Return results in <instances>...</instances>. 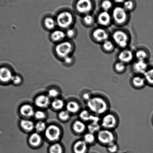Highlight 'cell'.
I'll list each match as a JSON object with an SVG mask.
<instances>
[{"label": "cell", "mask_w": 153, "mask_h": 153, "mask_svg": "<svg viewBox=\"0 0 153 153\" xmlns=\"http://www.w3.org/2000/svg\"><path fill=\"white\" fill-rule=\"evenodd\" d=\"M89 111L95 115H105L109 109V104L104 98L100 96L91 97L87 102Z\"/></svg>", "instance_id": "obj_1"}, {"label": "cell", "mask_w": 153, "mask_h": 153, "mask_svg": "<svg viewBox=\"0 0 153 153\" xmlns=\"http://www.w3.org/2000/svg\"><path fill=\"white\" fill-rule=\"evenodd\" d=\"M111 40L116 47L121 49L127 48L130 44L131 38L128 33L124 30H115L111 35Z\"/></svg>", "instance_id": "obj_2"}, {"label": "cell", "mask_w": 153, "mask_h": 153, "mask_svg": "<svg viewBox=\"0 0 153 153\" xmlns=\"http://www.w3.org/2000/svg\"><path fill=\"white\" fill-rule=\"evenodd\" d=\"M113 23L118 26L126 25L129 20V13L123 6H117L114 7L111 13Z\"/></svg>", "instance_id": "obj_3"}, {"label": "cell", "mask_w": 153, "mask_h": 153, "mask_svg": "<svg viewBox=\"0 0 153 153\" xmlns=\"http://www.w3.org/2000/svg\"><path fill=\"white\" fill-rule=\"evenodd\" d=\"M110 37L109 31L106 28L99 26L95 28L91 33V38L94 42L102 44L109 39Z\"/></svg>", "instance_id": "obj_4"}, {"label": "cell", "mask_w": 153, "mask_h": 153, "mask_svg": "<svg viewBox=\"0 0 153 153\" xmlns=\"http://www.w3.org/2000/svg\"><path fill=\"white\" fill-rule=\"evenodd\" d=\"M96 137L97 140L100 143L106 146L115 142V134L112 130L108 129H101L97 134Z\"/></svg>", "instance_id": "obj_5"}, {"label": "cell", "mask_w": 153, "mask_h": 153, "mask_svg": "<svg viewBox=\"0 0 153 153\" xmlns=\"http://www.w3.org/2000/svg\"><path fill=\"white\" fill-rule=\"evenodd\" d=\"M100 123L102 128L112 130L118 126V120L115 114L107 113L101 119Z\"/></svg>", "instance_id": "obj_6"}, {"label": "cell", "mask_w": 153, "mask_h": 153, "mask_svg": "<svg viewBox=\"0 0 153 153\" xmlns=\"http://www.w3.org/2000/svg\"><path fill=\"white\" fill-rule=\"evenodd\" d=\"M56 22L59 27L63 29H67L73 24L74 16L69 12L64 11L57 16Z\"/></svg>", "instance_id": "obj_7"}, {"label": "cell", "mask_w": 153, "mask_h": 153, "mask_svg": "<svg viewBox=\"0 0 153 153\" xmlns=\"http://www.w3.org/2000/svg\"><path fill=\"white\" fill-rule=\"evenodd\" d=\"M73 49V45L72 43L68 41H63L57 44L56 46L55 51L57 56L64 59L70 56Z\"/></svg>", "instance_id": "obj_8"}, {"label": "cell", "mask_w": 153, "mask_h": 153, "mask_svg": "<svg viewBox=\"0 0 153 153\" xmlns=\"http://www.w3.org/2000/svg\"><path fill=\"white\" fill-rule=\"evenodd\" d=\"M96 23L99 26L106 28L113 23L111 13L102 11L98 13L96 17Z\"/></svg>", "instance_id": "obj_9"}, {"label": "cell", "mask_w": 153, "mask_h": 153, "mask_svg": "<svg viewBox=\"0 0 153 153\" xmlns=\"http://www.w3.org/2000/svg\"><path fill=\"white\" fill-rule=\"evenodd\" d=\"M76 8L80 14L85 15L91 14L94 9V5L91 0H78Z\"/></svg>", "instance_id": "obj_10"}, {"label": "cell", "mask_w": 153, "mask_h": 153, "mask_svg": "<svg viewBox=\"0 0 153 153\" xmlns=\"http://www.w3.org/2000/svg\"><path fill=\"white\" fill-rule=\"evenodd\" d=\"M118 60L128 65L131 63L135 59L134 52L128 48L121 49L117 55Z\"/></svg>", "instance_id": "obj_11"}, {"label": "cell", "mask_w": 153, "mask_h": 153, "mask_svg": "<svg viewBox=\"0 0 153 153\" xmlns=\"http://www.w3.org/2000/svg\"><path fill=\"white\" fill-rule=\"evenodd\" d=\"M148 62L136 60L132 65V70L136 75H143L148 69Z\"/></svg>", "instance_id": "obj_12"}, {"label": "cell", "mask_w": 153, "mask_h": 153, "mask_svg": "<svg viewBox=\"0 0 153 153\" xmlns=\"http://www.w3.org/2000/svg\"><path fill=\"white\" fill-rule=\"evenodd\" d=\"M45 134L48 139L50 140H56L60 136V129L55 126H51L46 130Z\"/></svg>", "instance_id": "obj_13"}, {"label": "cell", "mask_w": 153, "mask_h": 153, "mask_svg": "<svg viewBox=\"0 0 153 153\" xmlns=\"http://www.w3.org/2000/svg\"><path fill=\"white\" fill-rule=\"evenodd\" d=\"M132 86L136 89H141L146 85V81L143 76L136 75L132 77L131 79Z\"/></svg>", "instance_id": "obj_14"}, {"label": "cell", "mask_w": 153, "mask_h": 153, "mask_svg": "<svg viewBox=\"0 0 153 153\" xmlns=\"http://www.w3.org/2000/svg\"><path fill=\"white\" fill-rule=\"evenodd\" d=\"M13 76L12 73L8 68H0V81L3 82H8L11 81Z\"/></svg>", "instance_id": "obj_15"}, {"label": "cell", "mask_w": 153, "mask_h": 153, "mask_svg": "<svg viewBox=\"0 0 153 153\" xmlns=\"http://www.w3.org/2000/svg\"><path fill=\"white\" fill-rule=\"evenodd\" d=\"M116 46L112 40L108 39L101 44V48L104 52L111 53L115 51Z\"/></svg>", "instance_id": "obj_16"}, {"label": "cell", "mask_w": 153, "mask_h": 153, "mask_svg": "<svg viewBox=\"0 0 153 153\" xmlns=\"http://www.w3.org/2000/svg\"><path fill=\"white\" fill-rule=\"evenodd\" d=\"M88 145L84 140H79L74 145V153H87L88 150Z\"/></svg>", "instance_id": "obj_17"}, {"label": "cell", "mask_w": 153, "mask_h": 153, "mask_svg": "<svg viewBox=\"0 0 153 153\" xmlns=\"http://www.w3.org/2000/svg\"><path fill=\"white\" fill-rule=\"evenodd\" d=\"M135 58L137 60L148 61L149 57V53L147 50L139 49L134 53Z\"/></svg>", "instance_id": "obj_18"}, {"label": "cell", "mask_w": 153, "mask_h": 153, "mask_svg": "<svg viewBox=\"0 0 153 153\" xmlns=\"http://www.w3.org/2000/svg\"><path fill=\"white\" fill-rule=\"evenodd\" d=\"M82 20L83 24L87 27H91L96 23V17L92 13L83 16Z\"/></svg>", "instance_id": "obj_19"}, {"label": "cell", "mask_w": 153, "mask_h": 153, "mask_svg": "<svg viewBox=\"0 0 153 153\" xmlns=\"http://www.w3.org/2000/svg\"><path fill=\"white\" fill-rule=\"evenodd\" d=\"M143 76L146 81V84L153 87V66H149Z\"/></svg>", "instance_id": "obj_20"}, {"label": "cell", "mask_w": 153, "mask_h": 153, "mask_svg": "<svg viewBox=\"0 0 153 153\" xmlns=\"http://www.w3.org/2000/svg\"><path fill=\"white\" fill-rule=\"evenodd\" d=\"M66 36V33L61 30H56L51 34L52 39L54 42H62Z\"/></svg>", "instance_id": "obj_21"}, {"label": "cell", "mask_w": 153, "mask_h": 153, "mask_svg": "<svg viewBox=\"0 0 153 153\" xmlns=\"http://www.w3.org/2000/svg\"><path fill=\"white\" fill-rule=\"evenodd\" d=\"M127 68V65L119 61H117L114 65V71L118 74H122L126 72Z\"/></svg>", "instance_id": "obj_22"}, {"label": "cell", "mask_w": 153, "mask_h": 153, "mask_svg": "<svg viewBox=\"0 0 153 153\" xmlns=\"http://www.w3.org/2000/svg\"><path fill=\"white\" fill-rule=\"evenodd\" d=\"M101 127L100 123L97 122H91L87 126V128L89 132L94 134H97L101 130Z\"/></svg>", "instance_id": "obj_23"}, {"label": "cell", "mask_w": 153, "mask_h": 153, "mask_svg": "<svg viewBox=\"0 0 153 153\" xmlns=\"http://www.w3.org/2000/svg\"><path fill=\"white\" fill-rule=\"evenodd\" d=\"M35 103L37 106L40 107H45L48 104L49 99L48 97L42 95L36 98Z\"/></svg>", "instance_id": "obj_24"}, {"label": "cell", "mask_w": 153, "mask_h": 153, "mask_svg": "<svg viewBox=\"0 0 153 153\" xmlns=\"http://www.w3.org/2000/svg\"><path fill=\"white\" fill-rule=\"evenodd\" d=\"M84 140L88 145H93L97 140L96 135L94 134L88 132L84 135Z\"/></svg>", "instance_id": "obj_25"}, {"label": "cell", "mask_w": 153, "mask_h": 153, "mask_svg": "<svg viewBox=\"0 0 153 153\" xmlns=\"http://www.w3.org/2000/svg\"><path fill=\"white\" fill-rule=\"evenodd\" d=\"M74 130L77 133H81L85 130L87 127L83 122L77 121L74 123L73 126Z\"/></svg>", "instance_id": "obj_26"}, {"label": "cell", "mask_w": 153, "mask_h": 153, "mask_svg": "<svg viewBox=\"0 0 153 153\" xmlns=\"http://www.w3.org/2000/svg\"><path fill=\"white\" fill-rule=\"evenodd\" d=\"M45 26L48 30H53L55 28L56 22L53 18L51 17H47L45 19L44 22Z\"/></svg>", "instance_id": "obj_27"}, {"label": "cell", "mask_w": 153, "mask_h": 153, "mask_svg": "<svg viewBox=\"0 0 153 153\" xmlns=\"http://www.w3.org/2000/svg\"><path fill=\"white\" fill-rule=\"evenodd\" d=\"M22 115L26 117L32 116L34 114L33 109L29 105H24L20 110Z\"/></svg>", "instance_id": "obj_28"}, {"label": "cell", "mask_w": 153, "mask_h": 153, "mask_svg": "<svg viewBox=\"0 0 153 153\" xmlns=\"http://www.w3.org/2000/svg\"><path fill=\"white\" fill-rule=\"evenodd\" d=\"M102 11L109 12L113 9V4L110 0H104L101 3Z\"/></svg>", "instance_id": "obj_29"}, {"label": "cell", "mask_w": 153, "mask_h": 153, "mask_svg": "<svg viewBox=\"0 0 153 153\" xmlns=\"http://www.w3.org/2000/svg\"><path fill=\"white\" fill-rule=\"evenodd\" d=\"M122 6L129 13L133 11L135 8L134 2L132 0H126Z\"/></svg>", "instance_id": "obj_30"}, {"label": "cell", "mask_w": 153, "mask_h": 153, "mask_svg": "<svg viewBox=\"0 0 153 153\" xmlns=\"http://www.w3.org/2000/svg\"><path fill=\"white\" fill-rule=\"evenodd\" d=\"M41 142V137L37 133H34L31 135L30 139V142L33 146H37Z\"/></svg>", "instance_id": "obj_31"}, {"label": "cell", "mask_w": 153, "mask_h": 153, "mask_svg": "<svg viewBox=\"0 0 153 153\" xmlns=\"http://www.w3.org/2000/svg\"><path fill=\"white\" fill-rule=\"evenodd\" d=\"M21 125L23 128L26 130L30 131L33 128V123L29 120H22L21 123Z\"/></svg>", "instance_id": "obj_32"}, {"label": "cell", "mask_w": 153, "mask_h": 153, "mask_svg": "<svg viewBox=\"0 0 153 153\" xmlns=\"http://www.w3.org/2000/svg\"><path fill=\"white\" fill-rule=\"evenodd\" d=\"M68 110L73 113L76 112L79 109V105L76 102H71L68 103L67 106Z\"/></svg>", "instance_id": "obj_33"}, {"label": "cell", "mask_w": 153, "mask_h": 153, "mask_svg": "<svg viewBox=\"0 0 153 153\" xmlns=\"http://www.w3.org/2000/svg\"><path fill=\"white\" fill-rule=\"evenodd\" d=\"M49 152V153H63V149L60 145L56 144L51 146Z\"/></svg>", "instance_id": "obj_34"}, {"label": "cell", "mask_w": 153, "mask_h": 153, "mask_svg": "<svg viewBox=\"0 0 153 153\" xmlns=\"http://www.w3.org/2000/svg\"><path fill=\"white\" fill-rule=\"evenodd\" d=\"M107 150L109 153H117L119 150V147L116 142L110 144L107 146Z\"/></svg>", "instance_id": "obj_35"}, {"label": "cell", "mask_w": 153, "mask_h": 153, "mask_svg": "<svg viewBox=\"0 0 153 153\" xmlns=\"http://www.w3.org/2000/svg\"><path fill=\"white\" fill-rule=\"evenodd\" d=\"M52 106L55 109H60L63 107V102L61 100H56L53 101L52 103Z\"/></svg>", "instance_id": "obj_36"}, {"label": "cell", "mask_w": 153, "mask_h": 153, "mask_svg": "<svg viewBox=\"0 0 153 153\" xmlns=\"http://www.w3.org/2000/svg\"><path fill=\"white\" fill-rule=\"evenodd\" d=\"M76 34V30L73 28H70L67 30L66 33V36L70 38H72L75 37Z\"/></svg>", "instance_id": "obj_37"}, {"label": "cell", "mask_w": 153, "mask_h": 153, "mask_svg": "<svg viewBox=\"0 0 153 153\" xmlns=\"http://www.w3.org/2000/svg\"><path fill=\"white\" fill-rule=\"evenodd\" d=\"M45 128V124L42 122H39L36 124V128L38 131H43Z\"/></svg>", "instance_id": "obj_38"}, {"label": "cell", "mask_w": 153, "mask_h": 153, "mask_svg": "<svg viewBox=\"0 0 153 153\" xmlns=\"http://www.w3.org/2000/svg\"><path fill=\"white\" fill-rule=\"evenodd\" d=\"M59 117L62 120H67L69 118V114L67 111H62L59 114Z\"/></svg>", "instance_id": "obj_39"}, {"label": "cell", "mask_w": 153, "mask_h": 153, "mask_svg": "<svg viewBox=\"0 0 153 153\" xmlns=\"http://www.w3.org/2000/svg\"><path fill=\"white\" fill-rule=\"evenodd\" d=\"M11 81L15 84H20L22 81V78L18 75H13Z\"/></svg>", "instance_id": "obj_40"}, {"label": "cell", "mask_w": 153, "mask_h": 153, "mask_svg": "<svg viewBox=\"0 0 153 153\" xmlns=\"http://www.w3.org/2000/svg\"><path fill=\"white\" fill-rule=\"evenodd\" d=\"M63 59L65 63L67 65L71 64L74 61L73 58L71 57L70 56H68Z\"/></svg>", "instance_id": "obj_41"}, {"label": "cell", "mask_w": 153, "mask_h": 153, "mask_svg": "<svg viewBox=\"0 0 153 153\" xmlns=\"http://www.w3.org/2000/svg\"><path fill=\"white\" fill-rule=\"evenodd\" d=\"M36 118L39 119H42L45 117V114L44 112L41 111H38L35 114Z\"/></svg>", "instance_id": "obj_42"}, {"label": "cell", "mask_w": 153, "mask_h": 153, "mask_svg": "<svg viewBox=\"0 0 153 153\" xmlns=\"http://www.w3.org/2000/svg\"><path fill=\"white\" fill-rule=\"evenodd\" d=\"M58 94V93L55 90H50L49 92V95L51 97H55L57 96Z\"/></svg>", "instance_id": "obj_43"}, {"label": "cell", "mask_w": 153, "mask_h": 153, "mask_svg": "<svg viewBox=\"0 0 153 153\" xmlns=\"http://www.w3.org/2000/svg\"><path fill=\"white\" fill-rule=\"evenodd\" d=\"M91 97H90V95H89L87 93L83 95V98H84V99L87 102L88 101Z\"/></svg>", "instance_id": "obj_44"}, {"label": "cell", "mask_w": 153, "mask_h": 153, "mask_svg": "<svg viewBox=\"0 0 153 153\" xmlns=\"http://www.w3.org/2000/svg\"><path fill=\"white\" fill-rule=\"evenodd\" d=\"M126 0H114V2L117 4H122Z\"/></svg>", "instance_id": "obj_45"}, {"label": "cell", "mask_w": 153, "mask_h": 153, "mask_svg": "<svg viewBox=\"0 0 153 153\" xmlns=\"http://www.w3.org/2000/svg\"><path fill=\"white\" fill-rule=\"evenodd\" d=\"M152 121H153V120H152Z\"/></svg>", "instance_id": "obj_46"}]
</instances>
